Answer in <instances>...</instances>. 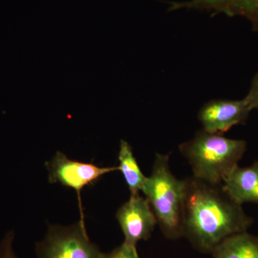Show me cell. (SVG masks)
I'll list each match as a JSON object with an SVG mask.
<instances>
[{"label": "cell", "mask_w": 258, "mask_h": 258, "mask_svg": "<svg viewBox=\"0 0 258 258\" xmlns=\"http://www.w3.org/2000/svg\"><path fill=\"white\" fill-rule=\"evenodd\" d=\"M244 98L248 102L252 110H258V73L254 75L249 92Z\"/></svg>", "instance_id": "14"}, {"label": "cell", "mask_w": 258, "mask_h": 258, "mask_svg": "<svg viewBox=\"0 0 258 258\" xmlns=\"http://www.w3.org/2000/svg\"><path fill=\"white\" fill-rule=\"evenodd\" d=\"M222 188L235 203L258 204V161L252 165L236 166L222 181Z\"/></svg>", "instance_id": "9"}, {"label": "cell", "mask_w": 258, "mask_h": 258, "mask_svg": "<svg viewBox=\"0 0 258 258\" xmlns=\"http://www.w3.org/2000/svg\"><path fill=\"white\" fill-rule=\"evenodd\" d=\"M45 165L50 184H60L77 192L82 221H84V215L81 204V191L86 186L96 183L102 176L118 171V166L101 167L92 163L81 162L69 159L60 152L56 153L51 160L45 163Z\"/></svg>", "instance_id": "5"}, {"label": "cell", "mask_w": 258, "mask_h": 258, "mask_svg": "<svg viewBox=\"0 0 258 258\" xmlns=\"http://www.w3.org/2000/svg\"><path fill=\"white\" fill-rule=\"evenodd\" d=\"M106 258H140L137 246L123 242L121 245L107 254Z\"/></svg>", "instance_id": "12"}, {"label": "cell", "mask_w": 258, "mask_h": 258, "mask_svg": "<svg viewBox=\"0 0 258 258\" xmlns=\"http://www.w3.org/2000/svg\"><path fill=\"white\" fill-rule=\"evenodd\" d=\"M37 258H106L91 242L85 222L68 227L50 225L44 240L36 245Z\"/></svg>", "instance_id": "4"}, {"label": "cell", "mask_w": 258, "mask_h": 258, "mask_svg": "<svg viewBox=\"0 0 258 258\" xmlns=\"http://www.w3.org/2000/svg\"><path fill=\"white\" fill-rule=\"evenodd\" d=\"M185 186V179H178L171 172L169 154H156L152 174L147 176L142 191L169 240L183 236Z\"/></svg>", "instance_id": "3"}, {"label": "cell", "mask_w": 258, "mask_h": 258, "mask_svg": "<svg viewBox=\"0 0 258 258\" xmlns=\"http://www.w3.org/2000/svg\"><path fill=\"white\" fill-rule=\"evenodd\" d=\"M14 238V232L10 231L0 242V258H18L13 250Z\"/></svg>", "instance_id": "13"}, {"label": "cell", "mask_w": 258, "mask_h": 258, "mask_svg": "<svg viewBox=\"0 0 258 258\" xmlns=\"http://www.w3.org/2000/svg\"><path fill=\"white\" fill-rule=\"evenodd\" d=\"M185 182L182 237L200 252L211 254L222 240L245 232L253 223L222 184H210L193 176Z\"/></svg>", "instance_id": "1"}, {"label": "cell", "mask_w": 258, "mask_h": 258, "mask_svg": "<svg viewBox=\"0 0 258 258\" xmlns=\"http://www.w3.org/2000/svg\"><path fill=\"white\" fill-rule=\"evenodd\" d=\"M252 110L244 98L212 100L200 108L198 119L206 132L224 134L235 125L244 124Z\"/></svg>", "instance_id": "7"}, {"label": "cell", "mask_w": 258, "mask_h": 258, "mask_svg": "<svg viewBox=\"0 0 258 258\" xmlns=\"http://www.w3.org/2000/svg\"><path fill=\"white\" fill-rule=\"evenodd\" d=\"M180 152L191 166L194 177L221 185L247 150V142L202 129L187 142L180 144Z\"/></svg>", "instance_id": "2"}, {"label": "cell", "mask_w": 258, "mask_h": 258, "mask_svg": "<svg viewBox=\"0 0 258 258\" xmlns=\"http://www.w3.org/2000/svg\"><path fill=\"white\" fill-rule=\"evenodd\" d=\"M214 258H258V237L247 231L222 240L212 250Z\"/></svg>", "instance_id": "10"}, {"label": "cell", "mask_w": 258, "mask_h": 258, "mask_svg": "<svg viewBox=\"0 0 258 258\" xmlns=\"http://www.w3.org/2000/svg\"><path fill=\"white\" fill-rule=\"evenodd\" d=\"M116 219L124 235V242L134 246H137L139 241L150 238L158 225L147 199L140 194L131 195L128 201L117 211Z\"/></svg>", "instance_id": "6"}, {"label": "cell", "mask_w": 258, "mask_h": 258, "mask_svg": "<svg viewBox=\"0 0 258 258\" xmlns=\"http://www.w3.org/2000/svg\"><path fill=\"white\" fill-rule=\"evenodd\" d=\"M188 9L223 13L229 17L247 19L252 30L258 32V0H190L171 3L169 10Z\"/></svg>", "instance_id": "8"}, {"label": "cell", "mask_w": 258, "mask_h": 258, "mask_svg": "<svg viewBox=\"0 0 258 258\" xmlns=\"http://www.w3.org/2000/svg\"><path fill=\"white\" fill-rule=\"evenodd\" d=\"M118 159V171L124 178L131 195H139L142 191L147 176L141 170L130 144L124 140L120 141Z\"/></svg>", "instance_id": "11"}]
</instances>
